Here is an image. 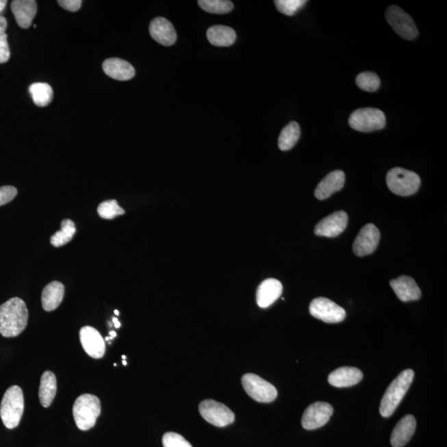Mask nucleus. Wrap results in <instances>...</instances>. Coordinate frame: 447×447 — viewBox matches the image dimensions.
<instances>
[{
    "instance_id": "nucleus-36",
    "label": "nucleus",
    "mask_w": 447,
    "mask_h": 447,
    "mask_svg": "<svg viewBox=\"0 0 447 447\" xmlns=\"http://www.w3.org/2000/svg\"><path fill=\"white\" fill-rule=\"evenodd\" d=\"M63 9L71 12H77L81 9V0H59L58 2Z\"/></svg>"
},
{
    "instance_id": "nucleus-28",
    "label": "nucleus",
    "mask_w": 447,
    "mask_h": 447,
    "mask_svg": "<svg viewBox=\"0 0 447 447\" xmlns=\"http://www.w3.org/2000/svg\"><path fill=\"white\" fill-rule=\"evenodd\" d=\"M77 229L73 220L66 219L62 220V228L56 234L51 236V244L54 247H61L70 242L76 234Z\"/></svg>"
},
{
    "instance_id": "nucleus-16",
    "label": "nucleus",
    "mask_w": 447,
    "mask_h": 447,
    "mask_svg": "<svg viewBox=\"0 0 447 447\" xmlns=\"http://www.w3.org/2000/svg\"><path fill=\"white\" fill-rule=\"evenodd\" d=\"M283 292V285L280 281L268 279L261 283L257 290L256 301L261 308H267L280 298Z\"/></svg>"
},
{
    "instance_id": "nucleus-11",
    "label": "nucleus",
    "mask_w": 447,
    "mask_h": 447,
    "mask_svg": "<svg viewBox=\"0 0 447 447\" xmlns=\"http://www.w3.org/2000/svg\"><path fill=\"white\" fill-rule=\"evenodd\" d=\"M333 414V407L325 402L312 403L303 415L302 425L304 429L315 430L326 425Z\"/></svg>"
},
{
    "instance_id": "nucleus-25",
    "label": "nucleus",
    "mask_w": 447,
    "mask_h": 447,
    "mask_svg": "<svg viewBox=\"0 0 447 447\" xmlns=\"http://www.w3.org/2000/svg\"><path fill=\"white\" fill-rule=\"evenodd\" d=\"M207 35L209 42L216 47H229L236 40L235 30L227 26L216 25L209 27Z\"/></svg>"
},
{
    "instance_id": "nucleus-27",
    "label": "nucleus",
    "mask_w": 447,
    "mask_h": 447,
    "mask_svg": "<svg viewBox=\"0 0 447 447\" xmlns=\"http://www.w3.org/2000/svg\"><path fill=\"white\" fill-rule=\"evenodd\" d=\"M29 92L34 104L38 107L49 105L53 101V88L47 83H34L29 86Z\"/></svg>"
},
{
    "instance_id": "nucleus-12",
    "label": "nucleus",
    "mask_w": 447,
    "mask_h": 447,
    "mask_svg": "<svg viewBox=\"0 0 447 447\" xmlns=\"http://www.w3.org/2000/svg\"><path fill=\"white\" fill-rule=\"evenodd\" d=\"M381 240V232L374 224H367L359 231L353 244L355 255L363 257L375 251Z\"/></svg>"
},
{
    "instance_id": "nucleus-35",
    "label": "nucleus",
    "mask_w": 447,
    "mask_h": 447,
    "mask_svg": "<svg viewBox=\"0 0 447 447\" xmlns=\"http://www.w3.org/2000/svg\"><path fill=\"white\" fill-rule=\"evenodd\" d=\"M18 190L12 186L0 188V207L13 201L17 196Z\"/></svg>"
},
{
    "instance_id": "nucleus-32",
    "label": "nucleus",
    "mask_w": 447,
    "mask_h": 447,
    "mask_svg": "<svg viewBox=\"0 0 447 447\" xmlns=\"http://www.w3.org/2000/svg\"><path fill=\"white\" fill-rule=\"evenodd\" d=\"M305 0H277L274 1L277 9L284 15L294 16L306 5Z\"/></svg>"
},
{
    "instance_id": "nucleus-14",
    "label": "nucleus",
    "mask_w": 447,
    "mask_h": 447,
    "mask_svg": "<svg viewBox=\"0 0 447 447\" xmlns=\"http://www.w3.org/2000/svg\"><path fill=\"white\" fill-rule=\"evenodd\" d=\"M80 340L86 354L94 359H101L105 353V343L100 332L92 327H82Z\"/></svg>"
},
{
    "instance_id": "nucleus-43",
    "label": "nucleus",
    "mask_w": 447,
    "mask_h": 447,
    "mask_svg": "<svg viewBox=\"0 0 447 447\" xmlns=\"http://www.w3.org/2000/svg\"><path fill=\"white\" fill-rule=\"evenodd\" d=\"M105 341L109 342L110 341V337H105Z\"/></svg>"
},
{
    "instance_id": "nucleus-17",
    "label": "nucleus",
    "mask_w": 447,
    "mask_h": 447,
    "mask_svg": "<svg viewBox=\"0 0 447 447\" xmlns=\"http://www.w3.org/2000/svg\"><path fill=\"white\" fill-rule=\"evenodd\" d=\"M346 175L342 170L331 172L320 181L315 190V196L318 200H325L341 191L345 185Z\"/></svg>"
},
{
    "instance_id": "nucleus-20",
    "label": "nucleus",
    "mask_w": 447,
    "mask_h": 447,
    "mask_svg": "<svg viewBox=\"0 0 447 447\" xmlns=\"http://www.w3.org/2000/svg\"><path fill=\"white\" fill-rule=\"evenodd\" d=\"M16 22L22 29H29L37 14L38 5L34 0H14L11 3Z\"/></svg>"
},
{
    "instance_id": "nucleus-34",
    "label": "nucleus",
    "mask_w": 447,
    "mask_h": 447,
    "mask_svg": "<svg viewBox=\"0 0 447 447\" xmlns=\"http://www.w3.org/2000/svg\"><path fill=\"white\" fill-rule=\"evenodd\" d=\"M164 447H192L181 435L176 433H167L163 437Z\"/></svg>"
},
{
    "instance_id": "nucleus-33",
    "label": "nucleus",
    "mask_w": 447,
    "mask_h": 447,
    "mask_svg": "<svg viewBox=\"0 0 447 447\" xmlns=\"http://www.w3.org/2000/svg\"><path fill=\"white\" fill-rule=\"evenodd\" d=\"M7 19L0 16V64L10 60V50L6 34Z\"/></svg>"
},
{
    "instance_id": "nucleus-2",
    "label": "nucleus",
    "mask_w": 447,
    "mask_h": 447,
    "mask_svg": "<svg viewBox=\"0 0 447 447\" xmlns=\"http://www.w3.org/2000/svg\"><path fill=\"white\" fill-rule=\"evenodd\" d=\"M414 372L412 370H403L398 376L390 383L382 398L379 412L383 418H389L397 409L399 403L412 385Z\"/></svg>"
},
{
    "instance_id": "nucleus-8",
    "label": "nucleus",
    "mask_w": 447,
    "mask_h": 447,
    "mask_svg": "<svg viewBox=\"0 0 447 447\" xmlns=\"http://www.w3.org/2000/svg\"><path fill=\"white\" fill-rule=\"evenodd\" d=\"M386 21L398 35L406 40H413L418 31L413 19L398 6H391L385 14Z\"/></svg>"
},
{
    "instance_id": "nucleus-41",
    "label": "nucleus",
    "mask_w": 447,
    "mask_h": 447,
    "mask_svg": "<svg viewBox=\"0 0 447 447\" xmlns=\"http://www.w3.org/2000/svg\"><path fill=\"white\" fill-rule=\"evenodd\" d=\"M123 365L127 366V362L126 361H123Z\"/></svg>"
},
{
    "instance_id": "nucleus-26",
    "label": "nucleus",
    "mask_w": 447,
    "mask_h": 447,
    "mask_svg": "<svg viewBox=\"0 0 447 447\" xmlns=\"http://www.w3.org/2000/svg\"><path fill=\"white\" fill-rule=\"evenodd\" d=\"M301 136L300 126L296 122H291L284 127L279 138V148L288 151L294 147Z\"/></svg>"
},
{
    "instance_id": "nucleus-22",
    "label": "nucleus",
    "mask_w": 447,
    "mask_h": 447,
    "mask_svg": "<svg viewBox=\"0 0 447 447\" xmlns=\"http://www.w3.org/2000/svg\"><path fill=\"white\" fill-rule=\"evenodd\" d=\"M363 373L355 367H342L334 370L328 377L330 385L337 387L354 386L361 382Z\"/></svg>"
},
{
    "instance_id": "nucleus-13",
    "label": "nucleus",
    "mask_w": 447,
    "mask_h": 447,
    "mask_svg": "<svg viewBox=\"0 0 447 447\" xmlns=\"http://www.w3.org/2000/svg\"><path fill=\"white\" fill-rule=\"evenodd\" d=\"M347 224V213L343 211L335 212L319 221L314 232L316 235L332 238L341 235L345 231Z\"/></svg>"
},
{
    "instance_id": "nucleus-30",
    "label": "nucleus",
    "mask_w": 447,
    "mask_h": 447,
    "mask_svg": "<svg viewBox=\"0 0 447 447\" xmlns=\"http://www.w3.org/2000/svg\"><path fill=\"white\" fill-rule=\"evenodd\" d=\"M355 81L359 89L366 90L368 92H376L379 86H381V79H379L378 75L370 73V71H366V73L359 74Z\"/></svg>"
},
{
    "instance_id": "nucleus-4",
    "label": "nucleus",
    "mask_w": 447,
    "mask_h": 447,
    "mask_svg": "<svg viewBox=\"0 0 447 447\" xmlns=\"http://www.w3.org/2000/svg\"><path fill=\"white\" fill-rule=\"evenodd\" d=\"M73 418L79 429L88 431L96 425L101 413L100 399L92 394H82L75 401Z\"/></svg>"
},
{
    "instance_id": "nucleus-40",
    "label": "nucleus",
    "mask_w": 447,
    "mask_h": 447,
    "mask_svg": "<svg viewBox=\"0 0 447 447\" xmlns=\"http://www.w3.org/2000/svg\"><path fill=\"white\" fill-rule=\"evenodd\" d=\"M114 314H116V316H118V315H120V311H118V310H116V311H114Z\"/></svg>"
},
{
    "instance_id": "nucleus-1",
    "label": "nucleus",
    "mask_w": 447,
    "mask_h": 447,
    "mask_svg": "<svg viewBox=\"0 0 447 447\" xmlns=\"http://www.w3.org/2000/svg\"><path fill=\"white\" fill-rule=\"evenodd\" d=\"M29 311L21 298H13L0 305V334L3 337H16L27 325Z\"/></svg>"
},
{
    "instance_id": "nucleus-39",
    "label": "nucleus",
    "mask_w": 447,
    "mask_h": 447,
    "mask_svg": "<svg viewBox=\"0 0 447 447\" xmlns=\"http://www.w3.org/2000/svg\"><path fill=\"white\" fill-rule=\"evenodd\" d=\"M120 326H121V324H120V322H118H118H116V323H114V327H116V328H120Z\"/></svg>"
},
{
    "instance_id": "nucleus-6",
    "label": "nucleus",
    "mask_w": 447,
    "mask_h": 447,
    "mask_svg": "<svg viewBox=\"0 0 447 447\" xmlns=\"http://www.w3.org/2000/svg\"><path fill=\"white\" fill-rule=\"evenodd\" d=\"M350 127L359 132H373L385 127V114L381 110L363 108L355 110L349 118Z\"/></svg>"
},
{
    "instance_id": "nucleus-24",
    "label": "nucleus",
    "mask_w": 447,
    "mask_h": 447,
    "mask_svg": "<svg viewBox=\"0 0 447 447\" xmlns=\"http://www.w3.org/2000/svg\"><path fill=\"white\" fill-rule=\"evenodd\" d=\"M58 389L57 379L53 372L46 371L41 378L39 387V399L42 407H49L56 396Z\"/></svg>"
},
{
    "instance_id": "nucleus-42",
    "label": "nucleus",
    "mask_w": 447,
    "mask_h": 447,
    "mask_svg": "<svg viewBox=\"0 0 447 447\" xmlns=\"http://www.w3.org/2000/svg\"><path fill=\"white\" fill-rule=\"evenodd\" d=\"M122 358H123V359H124V361H125V359H126V356H125V355H122Z\"/></svg>"
},
{
    "instance_id": "nucleus-21",
    "label": "nucleus",
    "mask_w": 447,
    "mask_h": 447,
    "mask_svg": "<svg viewBox=\"0 0 447 447\" xmlns=\"http://www.w3.org/2000/svg\"><path fill=\"white\" fill-rule=\"evenodd\" d=\"M102 66L107 76L117 81H129L136 75L133 66L120 58L106 59Z\"/></svg>"
},
{
    "instance_id": "nucleus-7",
    "label": "nucleus",
    "mask_w": 447,
    "mask_h": 447,
    "mask_svg": "<svg viewBox=\"0 0 447 447\" xmlns=\"http://www.w3.org/2000/svg\"><path fill=\"white\" fill-rule=\"evenodd\" d=\"M242 385L249 397L259 403H271L278 396V391L272 383L254 374L242 377Z\"/></svg>"
},
{
    "instance_id": "nucleus-38",
    "label": "nucleus",
    "mask_w": 447,
    "mask_h": 447,
    "mask_svg": "<svg viewBox=\"0 0 447 447\" xmlns=\"http://www.w3.org/2000/svg\"><path fill=\"white\" fill-rule=\"evenodd\" d=\"M110 335H112V337L113 338L116 337L117 336L116 332H114L113 331L110 332Z\"/></svg>"
},
{
    "instance_id": "nucleus-29",
    "label": "nucleus",
    "mask_w": 447,
    "mask_h": 447,
    "mask_svg": "<svg viewBox=\"0 0 447 447\" xmlns=\"http://www.w3.org/2000/svg\"><path fill=\"white\" fill-rule=\"evenodd\" d=\"M199 5L204 11L216 14H228L234 8L227 0H199Z\"/></svg>"
},
{
    "instance_id": "nucleus-5",
    "label": "nucleus",
    "mask_w": 447,
    "mask_h": 447,
    "mask_svg": "<svg viewBox=\"0 0 447 447\" xmlns=\"http://www.w3.org/2000/svg\"><path fill=\"white\" fill-rule=\"evenodd\" d=\"M387 188L396 195H413L420 188L421 179L417 173L400 168L391 169L386 177Z\"/></svg>"
},
{
    "instance_id": "nucleus-3",
    "label": "nucleus",
    "mask_w": 447,
    "mask_h": 447,
    "mask_svg": "<svg viewBox=\"0 0 447 447\" xmlns=\"http://www.w3.org/2000/svg\"><path fill=\"white\" fill-rule=\"evenodd\" d=\"M25 411V398L21 387L14 385L3 395L0 406V417L3 424L9 429H14L21 423Z\"/></svg>"
},
{
    "instance_id": "nucleus-23",
    "label": "nucleus",
    "mask_w": 447,
    "mask_h": 447,
    "mask_svg": "<svg viewBox=\"0 0 447 447\" xmlns=\"http://www.w3.org/2000/svg\"><path fill=\"white\" fill-rule=\"evenodd\" d=\"M65 294V287L60 282L53 281L47 284L42 291V305L46 311L56 310L60 306Z\"/></svg>"
},
{
    "instance_id": "nucleus-18",
    "label": "nucleus",
    "mask_w": 447,
    "mask_h": 447,
    "mask_svg": "<svg viewBox=\"0 0 447 447\" xmlns=\"http://www.w3.org/2000/svg\"><path fill=\"white\" fill-rule=\"evenodd\" d=\"M390 286L402 302L416 301L421 298L422 292L413 278L400 276L390 281Z\"/></svg>"
},
{
    "instance_id": "nucleus-31",
    "label": "nucleus",
    "mask_w": 447,
    "mask_h": 447,
    "mask_svg": "<svg viewBox=\"0 0 447 447\" xmlns=\"http://www.w3.org/2000/svg\"><path fill=\"white\" fill-rule=\"evenodd\" d=\"M97 212L99 216L105 220L114 219L116 217L124 215L125 213V209L118 205L116 200L103 201L99 205Z\"/></svg>"
},
{
    "instance_id": "nucleus-19",
    "label": "nucleus",
    "mask_w": 447,
    "mask_h": 447,
    "mask_svg": "<svg viewBox=\"0 0 447 447\" xmlns=\"http://www.w3.org/2000/svg\"><path fill=\"white\" fill-rule=\"evenodd\" d=\"M417 422L413 415H406L398 422L392 433L390 442L394 447H403L412 439Z\"/></svg>"
},
{
    "instance_id": "nucleus-37",
    "label": "nucleus",
    "mask_w": 447,
    "mask_h": 447,
    "mask_svg": "<svg viewBox=\"0 0 447 447\" xmlns=\"http://www.w3.org/2000/svg\"><path fill=\"white\" fill-rule=\"evenodd\" d=\"M7 5V1H3V0H0V12H2L3 10H5V8Z\"/></svg>"
},
{
    "instance_id": "nucleus-9",
    "label": "nucleus",
    "mask_w": 447,
    "mask_h": 447,
    "mask_svg": "<svg viewBox=\"0 0 447 447\" xmlns=\"http://www.w3.org/2000/svg\"><path fill=\"white\" fill-rule=\"evenodd\" d=\"M199 411L205 421L218 427L231 424L235 419V413L227 406L212 399L201 402Z\"/></svg>"
},
{
    "instance_id": "nucleus-15",
    "label": "nucleus",
    "mask_w": 447,
    "mask_h": 447,
    "mask_svg": "<svg viewBox=\"0 0 447 447\" xmlns=\"http://www.w3.org/2000/svg\"><path fill=\"white\" fill-rule=\"evenodd\" d=\"M149 33L157 42L164 46H172L177 41V33L173 25L163 17L154 18L150 23Z\"/></svg>"
},
{
    "instance_id": "nucleus-10",
    "label": "nucleus",
    "mask_w": 447,
    "mask_h": 447,
    "mask_svg": "<svg viewBox=\"0 0 447 447\" xmlns=\"http://www.w3.org/2000/svg\"><path fill=\"white\" fill-rule=\"evenodd\" d=\"M309 311L312 316L326 323L342 322L346 316V312L343 307L326 298L312 300Z\"/></svg>"
}]
</instances>
